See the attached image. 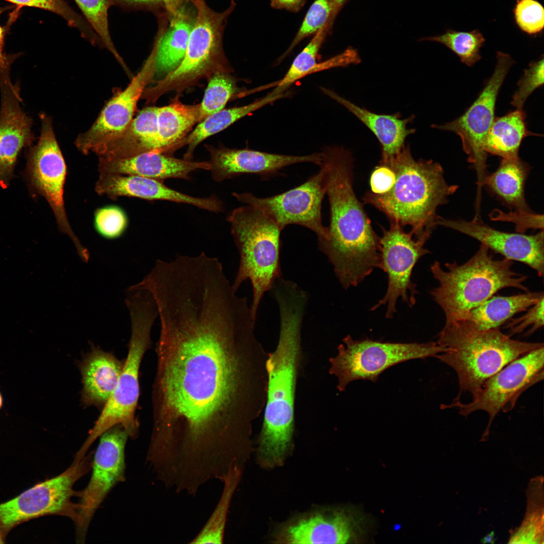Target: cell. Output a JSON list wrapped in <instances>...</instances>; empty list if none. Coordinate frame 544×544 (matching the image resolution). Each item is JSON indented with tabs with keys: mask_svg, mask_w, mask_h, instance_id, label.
Here are the masks:
<instances>
[{
	"mask_svg": "<svg viewBox=\"0 0 544 544\" xmlns=\"http://www.w3.org/2000/svg\"><path fill=\"white\" fill-rule=\"evenodd\" d=\"M153 427L146 459L192 483L222 479L240 462L243 351L254 327L249 308L199 294L159 313Z\"/></svg>",
	"mask_w": 544,
	"mask_h": 544,
	"instance_id": "6da1fadb",
	"label": "cell"
},
{
	"mask_svg": "<svg viewBox=\"0 0 544 544\" xmlns=\"http://www.w3.org/2000/svg\"><path fill=\"white\" fill-rule=\"evenodd\" d=\"M322 153L330 220L327 238L318 245L342 286L347 289L357 286L380 267L379 237L354 192L351 153L332 146Z\"/></svg>",
	"mask_w": 544,
	"mask_h": 544,
	"instance_id": "7a4b0ae2",
	"label": "cell"
},
{
	"mask_svg": "<svg viewBox=\"0 0 544 544\" xmlns=\"http://www.w3.org/2000/svg\"><path fill=\"white\" fill-rule=\"evenodd\" d=\"M275 298L280 311V337L266 363L267 401L260 441L261 457L269 465L282 460L292 439L301 329L308 300L304 293L296 290L279 292Z\"/></svg>",
	"mask_w": 544,
	"mask_h": 544,
	"instance_id": "3957f363",
	"label": "cell"
},
{
	"mask_svg": "<svg viewBox=\"0 0 544 544\" xmlns=\"http://www.w3.org/2000/svg\"><path fill=\"white\" fill-rule=\"evenodd\" d=\"M395 172L392 188L382 194L367 192L364 203L385 214L390 222L411 227L416 239L427 240L437 226L438 208L448 201L458 186L446 181L441 165L432 160H416L409 146L385 163Z\"/></svg>",
	"mask_w": 544,
	"mask_h": 544,
	"instance_id": "277c9868",
	"label": "cell"
},
{
	"mask_svg": "<svg viewBox=\"0 0 544 544\" xmlns=\"http://www.w3.org/2000/svg\"><path fill=\"white\" fill-rule=\"evenodd\" d=\"M499 328L480 330L465 320L445 321L437 343L445 349L436 358L456 373L460 391L474 398L485 382L508 364L541 343L512 339Z\"/></svg>",
	"mask_w": 544,
	"mask_h": 544,
	"instance_id": "5b68a950",
	"label": "cell"
},
{
	"mask_svg": "<svg viewBox=\"0 0 544 544\" xmlns=\"http://www.w3.org/2000/svg\"><path fill=\"white\" fill-rule=\"evenodd\" d=\"M489 248L481 244L474 255L463 264L446 263L445 269L435 261L430 270L438 285L431 291L446 321L460 320L472 309L505 288L528 291L527 277L513 271V261L494 259Z\"/></svg>",
	"mask_w": 544,
	"mask_h": 544,
	"instance_id": "8992f818",
	"label": "cell"
},
{
	"mask_svg": "<svg viewBox=\"0 0 544 544\" xmlns=\"http://www.w3.org/2000/svg\"><path fill=\"white\" fill-rule=\"evenodd\" d=\"M227 221L240 255L232 287L237 292L245 281H250L253 291L250 311L255 322L264 293L282 277L280 251L282 230L261 210L250 205L232 211Z\"/></svg>",
	"mask_w": 544,
	"mask_h": 544,
	"instance_id": "52a82bcc",
	"label": "cell"
},
{
	"mask_svg": "<svg viewBox=\"0 0 544 544\" xmlns=\"http://www.w3.org/2000/svg\"><path fill=\"white\" fill-rule=\"evenodd\" d=\"M131 320L128 351L117 384L89 432L76 457H84L91 445L106 430L117 425L122 426L131 438H136L139 423L135 417L139 389V370L146 352L151 345V333L158 317L155 302L146 297L135 298L127 303Z\"/></svg>",
	"mask_w": 544,
	"mask_h": 544,
	"instance_id": "ba28073f",
	"label": "cell"
},
{
	"mask_svg": "<svg viewBox=\"0 0 544 544\" xmlns=\"http://www.w3.org/2000/svg\"><path fill=\"white\" fill-rule=\"evenodd\" d=\"M189 1L196 9V15L183 59L155 85L145 89L142 97L148 103L156 102L168 92H181L216 72H230L223 51L222 35L227 19L234 9V2L224 12H217L204 0Z\"/></svg>",
	"mask_w": 544,
	"mask_h": 544,
	"instance_id": "9c48e42d",
	"label": "cell"
},
{
	"mask_svg": "<svg viewBox=\"0 0 544 544\" xmlns=\"http://www.w3.org/2000/svg\"><path fill=\"white\" fill-rule=\"evenodd\" d=\"M343 341L337 355L331 359V372L338 378L340 390L357 380L375 382L383 371L394 365L411 360L436 357L445 350L433 342H381L369 338L354 339L350 335Z\"/></svg>",
	"mask_w": 544,
	"mask_h": 544,
	"instance_id": "30bf717a",
	"label": "cell"
},
{
	"mask_svg": "<svg viewBox=\"0 0 544 544\" xmlns=\"http://www.w3.org/2000/svg\"><path fill=\"white\" fill-rule=\"evenodd\" d=\"M90 455L73 461L60 474L37 484L15 498L0 504V527L7 533L18 525L39 517L57 515L74 522L78 504L72 498L77 492L73 487L92 466Z\"/></svg>",
	"mask_w": 544,
	"mask_h": 544,
	"instance_id": "8fae6325",
	"label": "cell"
},
{
	"mask_svg": "<svg viewBox=\"0 0 544 544\" xmlns=\"http://www.w3.org/2000/svg\"><path fill=\"white\" fill-rule=\"evenodd\" d=\"M497 62L492 76L474 102L466 111L455 120L432 127L450 131L461 139L462 148L467 161L477 175V190L475 203L480 204L482 190L487 175L488 154L485 149V140L495 119L497 98L504 80L514 61L508 54L497 52Z\"/></svg>",
	"mask_w": 544,
	"mask_h": 544,
	"instance_id": "7c38bea8",
	"label": "cell"
},
{
	"mask_svg": "<svg viewBox=\"0 0 544 544\" xmlns=\"http://www.w3.org/2000/svg\"><path fill=\"white\" fill-rule=\"evenodd\" d=\"M40 135L27 156L25 177L33 191L44 197L54 215L59 230L71 238L80 256L87 250L75 235L66 215L63 199L66 166L54 132L50 117L40 114Z\"/></svg>",
	"mask_w": 544,
	"mask_h": 544,
	"instance_id": "4fadbf2b",
	"label": "cell"
},
{
	"mask_svg": "<svg viewBox=\"0 0 544 544\" xmlns=\"http://www.w3.org/2000/svg\"><path fill=\"white\" fill-rule=\"evenodd\" d=\"M543 346L533 350L512 361L489 378L471 402L463 403L459 400L443 405V409L456 407L459 414L467 416L483 411L489 415L484 437L498 414L506 412L514 406L524 391L543 379Z\"/></svg>",
	"mask_w": 544,
	"mask_h": 544,
	"instance_id": "5bb4252c",
	"label": "cell"
},
{
	"mask_svg": "<svg viewBox=\"0 0 544 544\" xmlns=\"http://www.w3.org/2000/svg\"><path fill=\"white\" fill-rule=\"evenodd\" d=\"M402 227L390 222L389 228H382L383 234L379 237L380 268L387 275L388 286L383 297L371 310L386 305L385 316L388 319L392 318L396 312L398 299L410 307L416 303L418 292L412 280V272L419 259L430 253L424 247L427 240L413 238V234L404 232Z\"/></svg>",
	"mask_w": 544,
	"mask_h": 544,
	"instance_id": "9a60e30c",
	"label": "cell"
},
{
	"mask_svg": "<svg viewBox=\"0 0 544 544\" xmlns=\"http://www.w3.org/2000/svg\"><path fill=\"white\" fill-rule=\"evenodd\" d=\"M129 434L121 425L109 428L100 436L92 462V472L86 487L77 492L76 525L78 543L85 542L94 514L108 493L125 479V447Z\"/></svg>",
	"mask_w": 544,
	"mask_h": 544,
	"instance_id": "2e32d148",
	"label": "cell"
},
{
	"mask_svg": "<svg viewBox=\"0 0 544 544\" xmlns=\"http://www.w3.org/2000/svg\"><path fill=\"white\" fill-rule=\"evenodd\" d=\"M317 174L304 183L285 192L267 197H257L251 193H233L239 201L257 207L281 229L297 224L309 229L318 242L326 239L328 227L322 224L321 204L326 194L325 169L322 164Z\"/></svg>",
	"mask_w": 544,
	"mask_h": 544,
	"instance_id": "e0dca14e",
	"label": "cell"
},
{
	"mask_svg": "<svg viewBox=\"0 0 544 544\" xmlns=\"http://www.w3.org/2000/svg\"><path fill=\"white\" fill-rule=\"evenodd\" d=\"M155 62V55L152 51L127 87L113 97L92 126L77 138L75 144L80 152L97 155L126 129L133 118L138 102L146 87L156 75Z\"/></svg>",
	"mask_w": 544,
	"mask_h": 544,
	"instance_id": "ac0fdd59",
	"label": "cell"
},
{
	"mask_svg": "<svg viewBox=\"0 0 544 544\" xmlns=\"http://www.w3.org/2000/svg\"><path fill=\"white\" fill-rule=\"evenodd\" d=\"M443 226L466 235L505 258L524 263L543 275V231L533 235L513 233L494 229L482 222L450 220L439 216L437 226Z\"/></svg>",
	"mask_w": 544,
	"mask_h": 544,
	"instance_id": "d6986e66",
	"label": "cell"
},
{
	"mask_svg": "<svg viewBox=\"0 0 544 544\" xmlns=\"http://www.w3.org/2000/svg\"><path fill=\"white\" fill-rule=\"evenodd\" d=\"M210 160L208 161L213 179L222 181L244 174H257L267 177L277 173L288 166L305 162L320 166L323 162L322 153L305 156L273 154L248 149H229L206 145Z\"/></svg>",
	"mask_w": 544,
	"mask_h": 544,
	"instance_id": "ffe728a7",
	"label": "cell"
},
{
	"mask_svg": "<svg viewBox=\"0 0 544 544\" xmlns=\"http://www.w3.org/2000/svg\"><path fill=\"white\" fill-rule=\"evenodd\" d=\"M0 187L6 188L23 149L30 147L35 138L32 120L22 110L18 85L0 82Z\"/></svg>",
	"mask_w": 544,
	"mask_h": 544,
	"instance_id": "44dd1931",
	"label": "cell"
},
{
	"mask_svg": "<svg viewBox=\"0 0 544 544\" xmlns=\"http://www.w3.org/2000/svg\"><path fill=\"white\" fill-rule=\"evenodd\" d=\"M95 190L100 195L112 199L128 196L165 200L187 203L213 212L218 211L220 207V200L215 195L206 198L193 197L168 187L161 181L135 175L100 174Z\"/></svg>",
	"mask_w": 544,
	"mask_h": 544,
	"instance_id": "7402d4cb",
	"label": "cell"
},
{
	"mask_svg": "<svg viewBox=\"0 0 544 544\" xmlns=\"http://www.w3.org/2000/svg\"><path fill=\"white\" fill-rule=\"evenodd\" d=\"M208 162H197L175 158L156 151L143 153L125 158H99L100 174L135 175L162 181L168 178L189 180V175L197 170H209Z\"/></svg>",
	"mask_w": 544,
	"mask_h": 544,
	"instance_id": "603a6c76",
	"label": "cell"
},
{
	"mask_svg": "<svg viewBox=\"0 0 544 544\" xmlns=\"http://www.w3.org/2000/svg\"><path fill=\"white\" fill-rule=\"evenodd\" d=\"M322 90L355 115L374 134L381 146L380 163L388 161L398 154L404 147L406 137L416 131L407 127L408 123L414 119V116L401 119L398 113L392 115L376 114L357 106L330 90Z\"/></svg>",
	"mask_w": 544,
	"mask_h": 544,
	"instance_id": "cb8c5ba5",
	"label": "cell"
},
{
	"mask_svg": "<svg viewBox=\"0 0 544 544\" xmlns=\"http://www.w3.org/2000/svg\"><path fill=\"white\" fill-rule=\"evenodd\" d=\"M168 14V22L160 29L152 50L155 55L156 75L166 76L181 63L195 19L182 4L175 12Z\"/></svg>",
	"mask_w": 544,
	"mask_h": 544,
	"instance_id": "d4e9b609",
	"label": "cell"
},
{
	"mask_svg": "<svg viewBox=\"0 0 544 544\" xmlns=\"http://www.w3.org/2000/svg\"><path fill=\"white\" fill-rule=\"evenodd\" d=\"M123 366L113 355L94 347L80 366L83 402L88 405H104L117 384Z\"/></svg>",
	"mask_w": 544,
	"mask_h": 544,
	"instance_id": "484cf974",
	"label": "cell"
},
{
	"mask_svg": "<svg viewBox=\"0 0 544 544\" xmlns=\"http://www.w3.org/2000/svg\"><path fill=\"white\" fill-rule=\"evenodd\" d=\"M157 107L140 111L126 129L107 144L97 154L98 158H125L159 148Z\"/></svg>",
	"mask_w": 544,
	"mask_h": 544,
	"instance_id": "4316f807",
	"label": "cell"
},
{
	"mask_svg": "<svg viewBox=\"0 0 544 544\" xmlns=\"http://www.w3.org/2000/svg\"><path fill=\"white\" fill-rule=\"evenodd\" d=\"M352 533L351 520L344 513L317 514L288 526L278 539L289 543H346Z\"/></svg>",
	"mask_w": 544,
	"mask_h": 544,
	"instance_id": "83f0119b",
	"label": "cell"
},
{
	"mask_svg": "<svg viewBox=\"0 0 544 544\" xmlns=\"http://www.w3.org/2000/svg\"><path fill=\"white\" fill-rule=\"evenodd\" d=\"M529 171V165L519 157L502 159L497 170L487 175L484 186L513 212L531 213L524 193Z\"/></svg>",
	"mask_w": 544,
	"mask_h": 544,
	"instance_id": "f1b7e54d",
	"label": "cell"
},
{
	"mask_svg": "<svg viewBox=\"0 0 544 544\" xmlns=\"http://www.w3.org/2000/svg\"><path fill=\"white\" fill-rule=\"evenodd\" d=\"M543 298L542 292L528 291L510 296H492L460 320L467 321L480 330L499 328L513 315L526 311Z\"/></svg>",
	"mask_w": 544,
	"mask_h": 544,
	"instance_id": "f546056e",
	"label": "cell"
},
{
	"mask_svg": "<svg viewBox=\"0 0 544 544\" xmlns=\"http://www.w3.org/2000/svg\"><path fill=\"white\" fill-rule=\"evenodd\" d=\"M200 104L187 105L176 98L168 105L157 108L158 152L171 154L181 143L194 125L200 122Z\"/></svg>",
	"mask_w": 544,
	"mask_h": 544,
	"instance_id": "4dcf8cb0",
	"label": "cell"
},
{
	"mask_svg": "<svg viewBox=\"0 0 544 544\" xmlns=\"http://www.w3.org/2000/svg\"><path fill=\"white\" fill-rule=\"evenodd\" d=\"M526 114L523 109H516L495 118L487 135L485 149L487 154L502 159L519 158L522 140L527 136L539 135L527 129Z\"/></svg>",
	"mask_w": 544,
	"mask_h": 544,
	"instance_id": "1f68e13d",
	"label": "cell"
},
{
	"mask_svg": "<svg viewBox=\"0 0 544 544\" xmlns=\"http://www.w3.org/2000/svg\"><path fill=\"white\" fill-rule=\"evenodd\" d=\"M285 95L284 93L278 94L272 91L261 99L249 104L223 109L207 117L201 121L182 142L181 147L188 146L183 159L191 160L196 147L208 137L223 130L250 113Z\"/></svg>",
	"mask_w": 544,
	"mask_h": 544,
	"instance_id": "d6a6232c",
	"label": "cell"
},
{
	"mask_svg": "<svg viewBox=\"0 0 544 544\" xmlns=\"http://www.w3.org/2000/svg\"><path fill=\"white\" fill-rule=\"evenodd\" d=\"M242 467L235 464L230 468L222 481L223 490L214 511L199 532L189 543H223L228 513L242 475Z\"/></svg>",
	"mask_w": 544,
	"mask_h": 544,
	"instance_id": "836d02e7",
	"label": "cell"
},
{
	"mask_svg": "<svg viewBox=\"0 0 544 544\" xmlns=\"http://www.w3.org/2000/svg\"><path fill=\"white\" fill-rule=\"evenodd\" d=\"M334 21H329L315 34L307 45L295 57L287 73L279 82L274 92L283 93L295 81L314 72L317 65L318 52L330 32Z\"/></svg>",
	"mask_w": 544,
	"mask_h": 544,
	"instance_id": "e575fe53",
	"label": "cell"
},
{
	"mask_svg": "<svg viewBox=\"0 0 544 544\" xmlns=\"http://www.w3.org/2000/svg\"><path fill=\"white\" fill-rule=\"evenodd\" d=\"M422 40L444 45L468 66H473L481 59L480 49L486 41L478 29L464 32L449 29L443 34L424 38Z\"/></svg>",
	"mask_w": 544,
	"mask_h": 544,
	"instance_id": "d590c367",
	"label": "cell"
},
{
	"mask_svg": "<svg viewBox=\"0 0 544 544\" xmlns=\"http://www.w3.org/2000/svg\"><path fill=\"white\" fill-rule=\"evenodd\" d=\"M209 79L203 99L200 103V122L223 109L230 99L238 91L235 81L229 72H216Z\"/></svg>",
	"mask_w": 544,
	"mask_h": 544,
	"instance_id": "8d00e7d4",
	"label": "cell"
},
{
	"mask_svg": "<svg viewBox=\"0 0 544 544\" xmlns=\"http://www.w3.org/2000/svg\"><path fill=\"white\" fill-rule=\"evenodd\" d=\"M85 19L100 38L103 45L114 55L128 73L123 60L117 52L109 29L108 11L111 5L108 0H74Z\"/></svg>",
	"mask_w": 544,
	"mask_h": 544,
	"instance_id": "74e56055",
	"label": "cell"
},
{
	"mask_svg": "<svg viewBox=\"0 0 544 544\" xmlns=\"http://www.w3.org/2000/svg\"><path fill=\"white\" fill-rule=\"evenodd\" d=\"M339 11V10L330 0H315L307 11L290 46L281 58L291 52L305 38L315 34L329 21L334 20Z\"/></svg>",
	"mask_w": 544,
	"mask_h": 544,
	"instance_id": "f35d334b",
	"label": "cell"
},
{
	"mask_svg": "<svg viewBox=\"0 0 544 544\" xmlns=\"http://www.w3.org/2000/svg\"><path fill=\"white\" fill-rule=\"evenodd\" d=\"M19 6H27L42 9L61 17L67 24L80 32L86 39L92 38L94 32L86 21L76 13L64 0H6Z\"/></svg>",
	"mask_w": 544,
	"mask_h": 544,
	"instance_id": "ab89813d",
	"label": "cell"
},
{
	"mask_svg": "<svg viewBox=\"0 0 544 544\" xmlns=\"http://www.w3.org/2000/svg\"><path fill=\"white\" fill-rule=\"evenodd\" d=\"M515 23L530 35L540 33L544 26V10L536 0H517L513 10Z\"/></svg>",
	"mask_w": 544,
	"mask_h": 544,
	"instance_id": "60d3db41",
	"label": "cell"
},
{
	"mask_svg": "<svg viewBox=\"0 0 544 544\" xmlns=\"http://www.w3.org/2000/svg\"><path fill=\"white\" fill-rule=\"evenodd\" d=\"M95 226L103 237L114 239L121 236L127 225V218L123 210L115 206L98 209L95 214Z\"/></svg>",
	"mask_w": 544,
	"mask_h": 544,
	"instance_id": "b9f144b4",
	"label": "cell"
},
{
	"mask_svg": "<svg viewBox=\"0 0 544 544\" xmlns=\"http://www.w3.org/2000/svg\"><path fill=\"white\" fill-rule=\"evenodd\" d=\"M543 84V57L531 62L524 71L518 83V89L512 97L511 105L517 109H523L525 102L537 88Z\"/></svg>",
	"mask_w": 544,
	"mask_h": 544,
	"instance_id": "7bdbcfd3",
	"label": "cell"
},
{
	"mask_svg": "<svg viewBox=\"0 0 544 544\" xmlns=\"http://www.w3.org/2000/svg\"><path fill=\"white\" fill-rule=\"evenodd\" d=\"M543 298L528 309L523 315L510 319L506 328L509 329V335L519 334L527 330L525 335L531 334L543 326Z\"/></svg>",
	"mask_w": 544,
	"mask_h": 544,
	"instance_id": "ee69618b",
	"label": "cell"
},
{
	"mask_svg": "<svg viewBox=\"0 0 544 544\" xmlns=\"http://www.w3.org/2000/svg\"><path fill=\"white\" fill-rule=\"evenodd\" d=\"M396 179L395 173L388 165L380 163L371 175L370 192L375 194H382L393 186Z\"/></svg>",
	"mask_w": 544,
	"mask_h": 544,
	"instance_id": "f6af8a7d",
	"label": "cell"
},
{
	"mask_svg": "<svg viewBox=\"0 0 544 544\" xmlns=\"http://www.w3.org/2000/svg\"><path fill=\"white\" fill-rule=\"evenodd\" d=\"M6 8H0V15ZM6 29L0 25V81L10 80V71L14 60L20 53L9 54L4 51Z\"/></svg>",
	"mask_w": 544,
	"mask_h": 544,
	"instance_id": "bcb514c9",
	"label": "cell"
},
{
	"mask_svg": "<svg viewBox=\"0 0 544 544\" xmlns=\"http://www.w3.org/2000/svg\"><path fill=\"white\" fill-rule=\"evenodd\" d=\"M114 5L127 10L153 9L163 5L162 0H108Z\"/></svg>",
	"mask_w": 544,
	"mask_h": 544,
	"instance_id": "7dc6e473",
	"label": "cell"
},
{
	"mask_svg": "<svg viewBox=\"0 0 544 544\" xmlns=\"http://www.w3.org/2000/svg\"><path fill=\"white\" fill-rule=\"evenodd\" d=\"M306 0H271V6L277 9H285L291 12L299 11Z\"/></svg>",
	"mask_w": 544,
	"mask_h": 544,
	"instance_id": "c3c4849f",
	"label": "cell"
},
{
	"mask_svg": "<svg viewBox=\"0 0 544 544\" xmlns=\"http://www.w3.org/2000/svg\"><path fill=\"white\" fill-rule=\"evenodd\" d=\"M162 2L168 13L175 12L182 4L179 0H162Z\"/></svg>",
	"mask_w": 544,
	"mask_h": 544,
	"instance_id": "681fc988",
	"label": "cell"
},
{
	"mask_svg": "<svg viewBox=\"0 0 544 544\" xmlns=\"http://www.w3.org/2000/svg\"><path fill=\"white\" fill-rule=\"evenodd\" d=\"M333 5L339 10L345 4L347 0H330Z\"/></svg>",
	"mask_w": 544,
	"mask_h": 544,
	"instance_id": "f907efd6",
	"label": "cell"
},
{
	"mask_svg": "<svg viewBox=\"0 0 544 544\" xmlns=\"http://www.w3.org/2000/svg\"><path fill=\"white\" fill-rule=\"evenodd\" d=\"M7 533L0 527V543H5Z\"/></svg>",
	"mask_w": 544,
	"mask_h": 544,
	"instance_id": "816d5d0a",
	"label": "cell"
},
{
	"mask_svg": "<svg viewBox=\"0 0 544 544\" xmlns=\"http://www.w3.org/2000/svg\"><path fill=\"white\" fill-rule=\"evenodd\" d=\"M493 533H491L490 534V535H488V536H487V537H486L485 538V539H485V541H484V542H492V541H491V540H492V538H493Z\"/></svg>",
	"mask_w": 544,
	"mask_h": 544,
	"instance_id": "f5cc1de1",
	"label": "cell"
},
{
	"mask_svg": "<svg viewBox=\"0 0 544 544\" xmlns=\"http://www.w3.org/2000/svg\"><path fill=\"white\" fill-rule=\"evenodd\" d=\"M2 403H3L2 397L1 394L0 393V409H1V406H2Z\"/></svg>",
	"mask_w": 544,
	"mask_h": 544,
	"instance_id": "db71d44e",
	"label": "cell"
},
{
	"mask_svg": "<svg viewBox=\"0 0 544 544\" xmlns=\"http://www.w3.org/2000/svg\"><path fill=\"white\" fill-rule=\"evenodd\" d=\"M179 2H180V3L181 4V3H184V2H187V1H189V0H179Z\"/></svg>",
	"mask_w": 544,
	"mask_h": 544,
	"instance_id": "11a10c76",
	"label": "cell"
}]
</instances>
